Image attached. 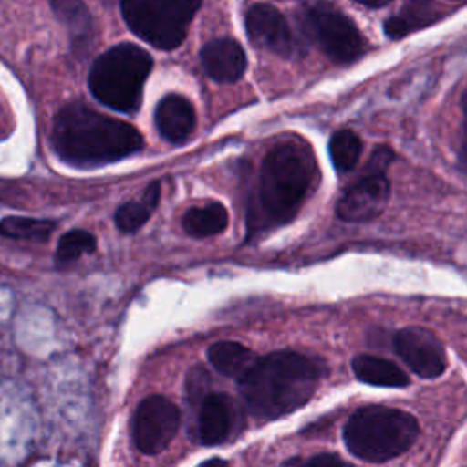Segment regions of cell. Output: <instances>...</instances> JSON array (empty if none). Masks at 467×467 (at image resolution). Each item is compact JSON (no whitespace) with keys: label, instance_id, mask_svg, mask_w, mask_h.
Returning a JSON list of instances; mask_svg holds the SVG:
<instances>
[{"label":"cell","instance_id":"obj_3","mask_svg":"<svg viewBox=\"0 0 467 467\" xmlns=\"http://www.w3.org/2000/svg\"><path fill=\"white\" fill-rule=\"evenodd\" d=\"M53 144L57 153L67 162L100 164L139 151L142 148V137L128 122L71 102L57 113Z\"/></svg>","mask_w":467,"mask_h":467},{"label":"cell","instance_id":"obj_14","mask_svg":"<svg viewBox=\"0 0 467 467\" xmlns=\"http://www.w3.org/2000/svg\"><path fill=\"white\" fill-rule=\"evenodd\" d=\"M159 133L173 144L184 142L195 128V111L192 102L182 95H166L155 109Z\"/></svg>","mask_w":467,"mask_h":467},{"label":"cell","instance_id":"obj_26","mask_svg":"<svg viewBox=\"0 0 467 467\" xmlns=\"http://www.w3.org/2000/svg\"><path fill=\"white\" fill-rule=\"evenodd\" d=\"M0 201H2V202H9L11 206H20L18 202H20L22 199H20V195H18V192H16L15 186H11V184L0 181Z\"/></svg>","mask_w":467,"mask_h":467},{"label":"cell","instance_id":"obj_29","mask_svg":"<svg viewBox=\"0 0 467 467\" xmlns=\"http://www.w3.org/2000/svg\"><path fill=\"white\" fill-rule=\"evenodd\" d=\"M199 467H228V463L224 460H221V458H210L204 463H201Z\"/></svg>","mask_w":467,"mask_h":467},{"label":"cell","instance_id":"obj_23","mask_svg":"<svg viewBox=\"0 0 467 467\" xmlns=\"http://www.w3.org/2000/svg\"><path fill=\"white\" fill-rule=\"evenodd\" d=\"M283 467H354V465L341 460L337 454L321 452L310 458H292Z\"/></svg>","mask_w":467,"mask_h":467},{"label":"cell","instance_id":"obj_20","mask_svg":"<svg viewBox=\"0 0 467 467\" xmlns=\"http://www.w3.org/2000/svg\"><path fill=\"white\" fill-rule=\"evenodd\" d=\"M328 151H330L334 168L345 173L358 164L361 155V140L350 130H339L332 135L328 142Z\"/></svg>","mask_w":467,"mask_h":467},{"label":"cell","instance_id":"obj_25","mask_svg":"<svg viewBox=\"0 0 467 467\" xmlns=\"http://www.w3.org/2000/svg\"><path fill=\"white\" fill-rule=\"evenodd\" d=\"M390 161H392V151L389 148H385V146H379L372 153L370 162L365 168V173L367 175H385V170L390 164Z\"/></svg>","mask_w":467,"mask_h":467},{"label":"cell","instance_id":"obj_8","mask_svg":"<svg viewBox=\"0 0 467 467\" xmlns=\"http://www.w3.org/2000/svg\"><path fill=\"white\" fill-rule=\"evenodd\" d=\"M181 423L179 409L164 396L144 398L131 421V436L139 451L144 454H157L168 447L177 434Z\"/></svg>","mask_w":467,"mask_h":467},{"label":"cell","instance_id":"obj_18","mask_svg":"<svg viewBox=\"0 0 467 467\" xmlns=\"http://www.w3.org/2000/svg\"><path fill=\"white\" fill-rule=\"evenodd\" d=\"M55 230V223L49 219H31L9 215L0 221V235L26 241H46Z\"/></svg>","mask_w":467,"mask_h":467},{"label":"cell","instance_id":"obj_21","mask_svg":"<svg viewBox=\"0 0 467 467\" xmlns=\"http://www.w3.org/2000/svg\"><path fill=\"white\" fill-rule=\"evenodd\" d=\"M95 250V237L86 230H69L58 241L55 252L57 266L73 265L82 254H91Z\"/></svg>","mask_w":467,"mask_h":467},{"label":"cell","instance_id":"obj_11","mask_svg":"<svg viewBox=\"0 0 467 467\" xmlns=\"http://www.w3.org/2000/svg\"><path fill=\"white\" fill-rule=\"evenodd\" d=\"M243 410L224 392H210L199 409V440L204 445H219L243 429Z\"/></svg>","mask_w":467,"mask_h":467},{"label":"cell","instance_id":"obj_13","mask_svg":"<svg viewBox=\"0 0 467 467\" xmlns=\"http://www.w3.org/2000/svg\"><path fill=\"white\" fill-rule=\"evenodd\" d=\"M201 64L210 78L217 82H235L246 69V55L234 38H215L202 46Z\"/></svg>","mask_w":467,"mask_h":467},{"label":"cell","instance_id":"obj_7","mask_svg":"<svg viewBox=\"0 0 467 467\" xmlns=\"http://www.w3.org/2000/svg\"><path fill=\"white\" fill-rule=\"evenodd\" d=\"M305 27L321 51L336 64H350L367 51V42L356 24L328 4L308 5Z\"/></svg>","mask_w":467,"mask_h":467},{"label":"cell","instance_id":"obj_9","mask_svg":"<svg viewBox=\"0 0 467 467\" xmlns=\"http://www.w3.org/2000/svg\"><path fill=\"white\" fill-rule=\"evenodd\" d=\"M394 350L421 378H438L447 367L441 343L425 328L409 327L396 332Z\"/></svg>","mask_w":467,"mask_h":467},{"label":"cell","instance_id":"obj_6","mask_svg":"<svg viewBox=\"0 0 467 467\" xmlns=\"http://www.w3.org/2000/svg\"><path fill=\"white\" fill-rule=\"evenodd\" d=\"M201 7L195 0H124L122 16L130 29L161 49L177 47Z\"/></svg>","mask_w":467,"mask_h":467},{"label":"cell","instance_id":"obj_4","mask_svg":"<svg viewBox=\"0 0 467 467\" xmlns=\"http://www.w3.org/2000/svg\"><path fill=\"white\" fill-rule=\"evenodd\" d=\"M418 434L420 427L412 414L383 405L358 409L343 429L347 449L354 456L376 463L409 451Z\"/></svg>","mask_w":467,"mask_h":467},{"label":"cell","instance_id":"obj_28","mask_svg":"<svg viewBox=\"0 0 467 467\" xmlns=\"http://www.w3.org/2000/svg\"><path fill=\"white\" fill-rule=\"evenodd\" d=\"M465 109H467V99H465ZM460 164L467 171V119H465V124H463L462 144H460Z\"/></svg>","mask_w":467,"mask_h":467},{"label":"cell","instance_id":"obj_17","mask_svg":"<svg viewBox=\"0 0 467 467\" xmlns=\"http://www.w3.org/2000/svg\"><path fill=\"white\" fill-rule=\"evenodd\" d=\"M228 224V212L221 202L190 208L182 217V228L192 237H210L221 234Z\"/></svg>","mask_w":467,"mask_h":467},{"label":"cell","instance_id":"obj_16","mask_svg":"<svg viewBox=\"0 0 467 467\" xmlns=\"http://www.w3.org/2000/svg\"><path fill=\"white\" fill-rule=\"evenodd\" d=\"M208 359L217 372L237 381L255 365V354L235 341H217L208 348Z\"/></svg>","mask_w":467,"mask_h":467},{"label":"cell","instance_id":"obj_10","mask_svg":"<svg viewBox=\"0 0 467 467\" xmlns=\"http://www.w3.org/2000/svg\"><path fill=\"white\" fill-rule=\"evenodd\" d=\"M248 38L275 55L290 57L297 51V40L279 9L270 4H254L244 16Z\"/></svg>","mask_w":467,"mask_h":467},{"label":"cell","instance_id":"obj_2","mask_svg":"<svg viewBox=\"0 0 467 467\" xmlns=\"http://www.w3.org/2000/svg\"><path fill=\"white\" fill-rule=\"evenodd\" d=\"M325 367L299 352L277 350L255 361L239 379L248 410L261 420H275L305 405L317 389Z\"/></svg>","mask_w":467,"mask_h":467},{"label":"cell","instance_id":"obj_27","mask_svg":"<svg viewBox=\"0 0 467 467\" xmlns=\"http://www.w3.org/2000/svg\"><path fill=\"white\" fill-rule=\"evenodd\" d=\"M159 195H161V186H159V182H151V184L146 188V192H144V195H142V201L153 210V208L157 206V202H159Z\"/></svg>","mask_w":467,"mask_h":467},{"label":"cell","instance_id":"obj_22","mask_svg":"<svg viewBox=\"0 0 467 467\" xmlns=\"http://www.w3.org/2000/svg\"><path fill=\"white\" fill-rule=\"evenodd\" d=\"M150 213H151V208L144 201L124 202L115 213V223L120 232L133 234L150 219Z\"/></svg>","mask_w":467,"mask_h":467},{"label":"cell","instance_id":"obj_15","mask_svg":"<svg viewBox=\"0 0 467 467\" xmlns=\"http://www.w3.org/2000/svg\"><path fill=\"white\" fill-rule=\"evenodd\" d=\"M352 370L363 383L376 387H407V374L392 361L370 354H359L352 359Z\"/></svg>","mask_w":467,"mask_h":467},{"label":"cell","instance_id":"obj_24","mask_svg":"<svg viewBox=\"0 0 467 467\" xmlns=\"http://www.w3.org/2000/svg\"><path fill=\"white\" fill-rule=\"evenodd\" d=\"M210 379H208V374L202 367H195L192 368V372L188 374V383H186V389H188V396L192 401L195 400H204L208 394H206V387H208Z\"/></svg>","mask_w":467,"mask_h":467},{"label":"cell","instance_id":"obj_12","mask_svg":"<svg viewBox=\"0 0 467 467\" xmlns=\"http://www.w3.org/2000/svg\"><path fill=\"white\" fill-rule=\"evenodd\" d=\"M389 197L390 182L385 175L363 173L337 201L336 213L343 221H370L385 210Z\"/></svg>","mask_w":467,"mask_h":467},{"label":"cell","instance_id":"obj_19","mask_svg":"<svg viewBox=\"0 0 467 467\" xmlns=\"http://www.w3.org/2000/svg\"><path fill=\"white\" fill-rule=\"evenodd\" d=\"M432 9L429 4H410L401 13L390 16L385 22V33L390 38H401L414 29H420L431 22H434Z\"/></svg>","mask_w":467,"mask_h":467},{"label":"cell","instance_id":"obj_5","mask_svg":"<svg viewBox=\"0 0 467 467\" xmlns=\"http://www.w3.org/2000/svg\"><path fill=\"white\" fill-rule=\"evenodd\" d=\"M151 71V57L135 44H117L91 66L89 88L102 104L131 113L139 108L142 86Z\"/></svg>","mask_w":467,"mask_h":467},{"label":"cell","instance_id":"obj_1","mask_svg":"<svg viewBox=\"0 0 467 467\" xmlns=\"http://www.w3.org/2000/svg\"><path fill=\"white\" fill-rule=\"evenodd\" d=\"M317 179V162L301 142L272 148L263 164L255 199L248 210V230L261 232L290 223Z\"/></svg>","mask_w":467,"mask_h":467}]
</instances>
